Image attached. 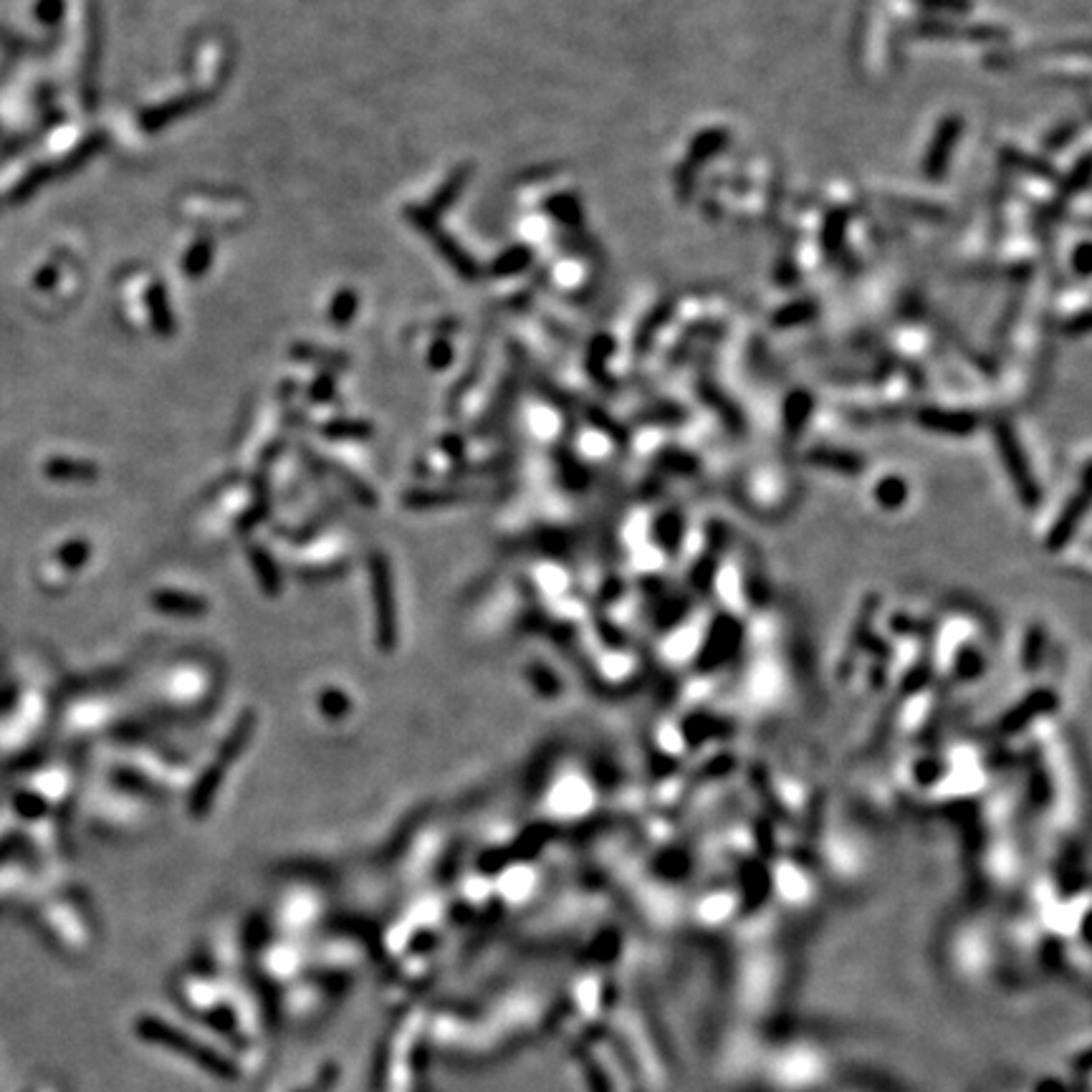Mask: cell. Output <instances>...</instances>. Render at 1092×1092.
I'll use <instances>...</instances> for the list:
<instances>
[{
    "label": "cell",
    "instance_id": "obj_2",
    "mask_svg": "<svg viewBox=\"0 0 1092 1092\" xmlns=\"http://www.w3.org/2000/svg\"><path fill=\"white\" fill-rule=\"evenodd\" d=\"M958 132H961V119H958V117L943 119V124H941L938 132H935L934 144H931V150H928V155H926V165H923L926 175L938 180V177L946 173L953 147H956V140H958Z\"/></svg>",
    "mask_w": 1092,
    "mask_h": 1092
},
{
    "label": "cell",
    "instance_id": "obj_1",
    "mask_svg": "<svg viewBox=\"0 0 1092 1092\" xmlns=\"http://www.w3.org/2000/svg\"><path fill=\"white\" fill-rule=\"evenodd\" d=\"M137 1034H140L142 1040L155 1042V1044L175 1050L177 1055H185L188 1059H193L195 1065L205 1067L211 1075L223 1077V1080H235V1077H238V1070H235V1065H233L230 1059L218 1055L215 1050L200 1044V1042L193 1040V1037L182 1034L180 1029L170 1027L167 1022H159L155 1017H142L140 1022H137Z\"/></svg>",
    "mask_w": 1092,
    "mask_h": 1092
},
{
    "label": "cell",
    "instance_id": "obj_6",
    "mask_svg": "<svg viewBox=\"0 0 1092 1092\" xmlns=\"http://www.w3.org/2000/svg\"><path fill=\"white\" fill-rule=\"evenodd\" d=\"M1088 243H1082L1080 246V250H1077V268H1080V276H1088Z\"/></svg>",
    "mask_w": 1092,
    "mask_h": 1092
},
{
    "label": "cell",
    "instance_id": "obj_4",
    "mask_svg": "<svg viewBox=\"0 0 1092 1092\" xmlns=\"http://www.w3.org/2000/svg\"><path fill=\"white\" fill-rule=\"evenodd\" d=\"M1088 177H1090V162H1088V158H1082L1080 159V165H1077L1075 175H1070V180H1067L1065 190H1067V193H1080V190H1085Z\"/></svg>",
    "mask_w": 1092,
    "mask_h": 1092
},
{
    "label": "cell",
    "instance_id": "obj_3",
    "mask_svg": "<svg viewBox=\"0 0 1092 1092\" xmlns=\"http://www.w3.org/2000/svg\"><path fill=\"white\" fill-rule=\"evenodd\" d=\"M814 311H817L814 301H796V304H789L787 309L776 311L774 321L776 327H794V324H802V321L814 317Z\"/></svg>",
    "mask_w": 1092,
    "mask_h": 1092
},
{
    "label": "cell",
    "instance_id": "obj_5",
    "mask_svg": "<svg viewBox=\"0 0 1092 1092\" xmlns=\"http://www.w3.org/2000/svg\"><path fill=\"white\" fill-rule=\"evenodd\" d=\"M1077 132V124H1065L1062 129H1057L1055 135H1050V140H1047V147L1052 150V147H1062L1065 142H1067V137L1070 135H1075Z\"/></svg>",
    "mask_w": 1092,
    "mask_h": 1092
},
{
    "label": "cell",
    "instance_id": "obj_7",
    "mask_svg": "<svg viewBox=\"0 0 1092 1092\" xmlns=\"http://www.w3.org/2000/svg\"><path fill=\"white\" fill-rule=\"evenodd\" d=\"M309 1092H311V1090H309Z\"/></svg>",
    "mask_w": 1092,
    "mask_h": 1092
}]
</instances>
